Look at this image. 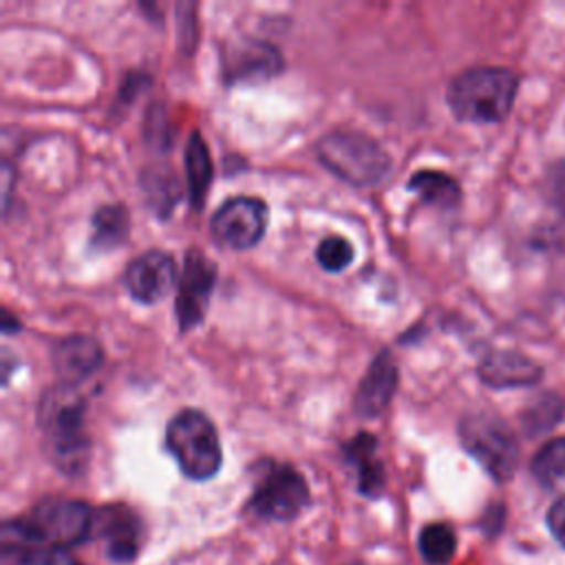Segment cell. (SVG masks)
<instances>
[{
	"label": "cell",
	"instance_id": "4fadbf2b",
	"mask_svg": "<svg viewBox=\"0 0 565 565\" xmlns=\"http://www.w3.org/2000/svg\"><path fill=\"white\" fill-rule=\"evenodd\" d=\"M93 536H97L108 558L130 561L139 550L137 516L124 505H108L95 512Z\"/></svg>",
	"mask_w": 565,
	"mask_h": 565
},
{
	"label": "cell",
	"instance_id": "cb8c5ba5",
	"mask_svg": "<svg viewBox=\"0 0 565 565\" xmlns=\"http://www.w3.org/2000/svg\"><path fill=\"white\" fill-rule=\"evenodd\" d=\"M22 565H82L66 550L60 547H33L22 554Z\"/></svg>",
	"mask_w": 565,
	"mask_h": 565
},
{
	"label": "cell",
	"instance_id": "277c9868",
	"mask_svg": "<svg viewBox=\"0 0 565 565\" xmlns=\"http://www.w3.org/2000/svg\"><path fill=\"white\" fill-rule=\"evenodd\" d=\"M318 161L355 188L377 185L391 170L388 152L360 130L338 128L316 141Z\"/></svg>",
	"mask_w": 565,
	"mask_h": 565
},
{
	"label": "cell",
	"instance_id": "5bb4252c",
	"mask_svg": "<svg viewBox=\"0 0 565 565\" xmlns=\"http://www.w3.org/2000/svg\"><path fill=\"white\" fill-rule=\"evenodd\" d=\"M280 53L260 40H241L225 53V77L227 82H260L280 73Z\"/></svg>",
	"mask_w": 565,
	"mask_h": 565
},
{
	"label": "cell",
	"instance_id": "484cf974",
	"mask_svg": "<svg viewBox=\"0 0 565 565\" xmlns=\"http://www.w3.org/2000/svg\"><path fill=\"white\" fill-rule=\"evenodd\" d=\"M547 527L552 536L565 547V497L556 499L547 510Z\"/></svg>",
	"mask_w": 565,
	"mask_h": 565
},
{
	"label": "cell",
	"instance_id": "3957f363",
	"mask_svg": "<svg viewBox=\"0 0 565 565\" xmlns=\"http://www.w3.org/2000/svg\"><path fill=\"white\" fill-rule=\"evenodd\" d=\"M519 90V75L503 66H477L459 73L448 90L450 113L470 124H497L508 117Z\"/></svg>",
	"mask_w": 565,
	"mask_h": 565
},
{
	"label": "cell",
	"instance_id": "2e32d148",
	"mask_svg": "<svg viewBox=\"0 0 565 565\" xmlns=\"http://www.w3.org/2000/svg\"><path fill=\"white\" fill-rule=\"evenodd\" d=\"M347 459L355 466L358 488L375 497L384 488V468L377 459V439L371 433H360L347 444Z\"/></svg>",
	"mask_w": 565,
	"mask_h": 565
},
{
	"label": "cell",
	"instance_id": "30bf717a",
	"mask_svg": "<svg viewBox=\"0 0 565 565\" xmlns=\"http://www.w3.org/2000/svg\"><path fill=\"white\" fill-rule=\"evenodd\" d=\"M124 285L128 294L141 305H154L163 300L179 285L174 258L163 249H148L139 254L126 267Z\"/></svg>",
	"mask_w": 565,
	"mask_h": 565
},
{
	"label": "cell",
	"instance_id": "d6986e66",
	"mask_svg": "<svg viewBox=\"0 0 565 565\" xmlns=\"http://www.w3.org/2000/svg\"><path fill=\"white\" fill-rule=\"evenodd\" d=\"M408 190L417 192V196L424 203L430 205H439V207H452L459 201V183L446 174V172H437V170H419L411 177L408 181Z\"/></svg>",
	"mask_w": 565,
	"mask_h": 565
},
{
	"label": "cell",
	"instance_id": "5b68a950",
	"mask_svg": "<svg viewBox=\"0 0 565 565\" xmlns=\"http://www.w3.org/2000/svg\"><path fill=\"white\" fill-rule=\"evenodd\" d=\"M166 448L179 463L181 472L194 481L214 477L223 461L216 426L196 408H183L168 422Z\"/></svg>",
	"mask_w": 565,
	"mask_h": 565
},
{
	"label": "cell",
	"instance_id": "7c38bea8",
	"mask_svg": "<svg viewBox=\"0 0 565 565\" xmlns=\"http://www.w3.org/2000/svg\"><path fill=\"white\" fill-rule=\"evenodd\" d=\"M397 388V364L388 351L375 355L353 395V411L360 417H377L386 411Z\"/></svg>",
	"mask_w": 565,
	"mask_h": 565
},
{
	"label": "cell",
	"instance_id": "ffe728a7",
	"mask_svg": "<svg viewBox=\"0 0 565 565\" xmlns=\"http://www.w3.org/2000/svg\"><path fill=\"white\" fill-rule=\"evenodd\" d=\"M530 468L534 479L547 488L565 483V437H556L543 444Z\"/></svg>",
	"mask_w": 565,
	"mask_h": 565
},
{
	"label": "cell",
	"instance_id": "e0dca14e",
	"mask_svg": "<svg viewBox=\"0 0 565 565\" xmlns=\"http://www.w3.org/2000/svg\"><path fill=\"white\" fill-rule=\"evenodd\" d=\"M185 179H188V194L194 207H201L212 183V159L201 132H192L188 148H185Z\"/></svg>",
	"mask_w": 565,
	"mask_h": 565
},
{
	"label": "cell",
	"instance_id": "52a82bcc",
	"mask_svg": "<svg viewBox=\"0 0 565 565\" xmlns=\"http://www.w3.org/2000/svg\"><path fill=\"white\" fill-rule=\"evenodd\" d=\"M307 503L309 488L305 477L287 463L265 461L247 505L260 519L291 521L305 510Z\"/></svg>",
	"mask_w": 565,
	"mask_h": 565
},
{
	"label": "cell",
	"instance_id": "7a4b0ae2",
	"mask_svg": "<svg viewBox=\"0 0 565 565\" xmlns=\"http://www.w3.org/2000/svg\"><path fill=\"white\" fill-rule=\"evenodd\" d=\"M95 512L75 499H44L18 521H9L2 527L4 552L13 545L15 552L33 547H60L66 550L93 536Z\"/></svg>",
	"mask_w": 565,
	"mask_h": 565
},
{
	"label": "cell",
	"instance_id": "7402d4cb",
	"mask_svg": "<svg viewBox=\"0 0 565 565\" xmlns=\"http://www.w3.org/2000/svg\"><path fill=\"white\" fill-rule=\"evenodd\" d=\"M563 415V404L556 395H539L525 411L523 424L530 435L550 430Z\"/></svg>",
	"mask_w": 565,
	"mask_h": 565
},
{
	"label": "cell",
	"instance_id": "44dd1931",
	"mask_svg": "<svg viewBox=\"0 0 565 565\" xmlns=\"http://www.w3.org/2000/svg\"><path fill=\"white\" fill-rule=\"evenodd\" d=\"M419 554L430 565H444L455 556L457 536L446 523H428L419 532Z\"/></svg>",
	"mask_w": 565,
	"mask_h": 565
},
{
	"label": "cell",
	"instance_id": "ba28073f",
	"mask_svg": "<svg viewBox=\"0 0 565 565\" xmlns=\"http://www.w3.org/2000/svg\"><path fill=\"white\" fill-rule=\"evenodd\" d=\"M267 227V205L256 196L225 201L210 221V232L223 247L243 252L260 243Z\"/></svg>",
	"mask_w": 565,
	"mask_h": 565
},
{
	"label": "cell",
	"instance_id": "9a60e30c",
	"mask_svg": "<svg viewBox=\"0 0 565 565\" xmlns=\"http://www.w3.org/2000/svg\"><path fill=\"white\" fill-rule=\"evenodd\" d=\"M541 366L516 351H492L479 364V377L494 388L530 386L541 380Z\"/></svg>",
	"mask_w": 565,
	"mask_h": 565
},
{
	"label": "cell",
	"instance_id": "8992f818",
	"mask_svg": "<svg viewBox=\"0 0 565 565\" xmlns=\"http://www.w3.org/2000/svg\"><path fill=\"white\" fill-rule=\"evenodd\" d=\"M463 448L497 481H508L519 463V441L512 428L497 413L472 411L459 422Z\"/></svg>",
	"mask_w": 565,
	"mask_h": 565
},
{
	"label": "cell",
	"instance_id": "603a6c76",
	"mask_svg": "<svg viewBox=\"0 0 565 565\" xmlns=\"http://www.w3.org/2000/svg\"><path fill=\"white\" fill-rule=\"evenodd\" d=\"M316 260L324 271H331V274L342 271L353 260V247L344 236H338V234L324 236L316 247Z\"/></svg>",
	"mask_w": 565,
	"mask_h": 565
},
{
	"label": "cell",
	"instance_id": "8fae6325",
	"mask_svg": "<svg viewBox=\"0 0 565 565\" xmlns=\"http://www.w3.org/2000/svg\"><path fill=\"white\" fill-rule=\"evenodd\" d=\"M51 362L57 373V384L79 386L99 371L104 351L90 335H68L53 344Z\"/></svg>",
	"mask_w": 565,
	"mask_h": 565
},
{
	"label": "cell",
	"instance_id": "d4e9b609",
	"mask_svg": "<svg viewBox=\"0 0 565 565\" xmlns=\"http://www.w3.org/2000/svg\"><path fill=\"white\" fill-rule=\"evenodd\" d=\"M547 188L552 203L565 214V159L558 161L547 174Z\"/></svg>",
	"mask_w": 565,
	"mask_h": 565
},
{
	"label": "cell",
	"instance_id": "9c48e42d",
	"mask_svg": "<svg viewBox=\"0 0 565 565\" xmlns=\"http://www.w3.org/2000/svg\"><path fill=\"white\" fill-rule=\"evenodd\" d=\"M216 282V265L201 249H188L177 285L174 313L181 331L203 322Z\"/></svg>",
	"mask_w": 565,
	"mask_h": 565
},
{
	"label": "cell",
	"instance_id": "6da1fadb",
	"mask_svg": "<svg viewBox=\"0 0 565 565\" xmlns=\"http://www.w3.org/2000/svg\"><path fill=\"white\" fill-rule=\"evenodd\" d=\"M38 426L49 459L64 475L84 472L90 455L86 399L77 386L55 384L38 402Z\"/></svg>",
	"mask_w": 565,
	"mask_h": 565
},
{
	"label": "cell",
	"instance_id": "ac0fdd59",
	"mask_svg": "<svg viewBox=\"0 0 565 565\" xmlns=\"http://www.w3.org/2000/svg\"><path fill=\"white\" fill-rule=\"evenodd\" d=\"M130 216L124 205H102L93 214V234L90 247L95 249H115L128 238Z\"/></svg>",
	"mask_w": 565,
	"mask_h": 565
}]
</instances>
